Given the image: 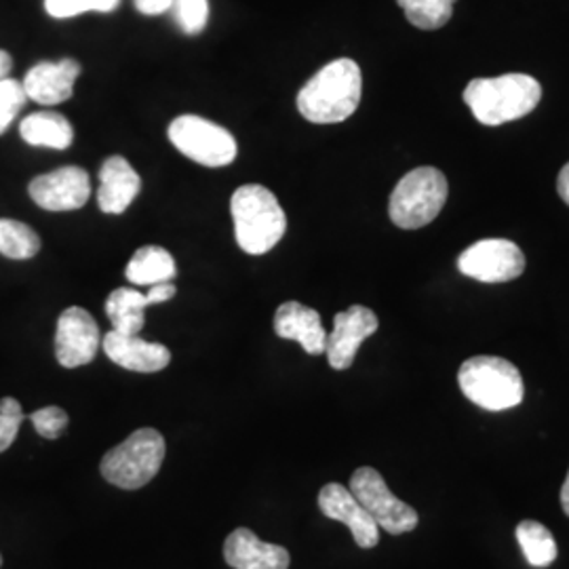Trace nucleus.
<instances>
[{
    "instance_id": "4468645a",
    "label": "nucleus",
    "mask_w": 569,
    "mask_h": 569,
    "mask_svg": "<svg viewBox=\"0 0 569 569\" xmlns=\"http://www.w3.org/2000/svg\"><path fill=\"white\" fill-rule=\"evenodd\" d=\"M319 509L327 519L340 521L350 529L357 547L373 549L380 542V528L369 517L350 489L340 483H327L319 493Z\"/></svg>"
},
{
    "instance_id": "dca6fc26",
    "label": "nucleus",
    "mask_w": 569,
    "mask_h": 569,
    "mask_svg": "<svg viewBox=\"0 0 569 569\" xmlns=\"http://www.w3.org/2000/svg\"><path fill=\"white\" fill-rule=\"evenodd\" d=\"M102 348L112 363L138 373H157L171 363L167 346L146 342L140 336H127L114 329L103 336Z\"/></svg>"
},
{
    "instance_id": "f8f14e48",
    "label": "nucleus",
    "mask_w": 569,
    "mask_h": 569,
    "mask_svg": "<svg viewBox=\"0 0 569 569\" xmlns=\"http://www.w3.org/2000/svg\"><path fill=\"white\" fill-rule=\"evenodd\" d=\"M380 321L367 306H350L333 319V331L327 333L326 355L329 366L345 371L355 363V357L369 336H373Z\"/></svg>"
},
{
    "instance_id": "c756f323",
    "label": "nucleus",
    "mask_w": 569,
    "mask_h": 569,
    "mask_svg": "<svg viewBox=\"0 0 569 569\" xmlns=\"http://www.w3.org/2000/svg\"><path fill=\"white\" fill-rule=\"evenodd\" d=\"M136 9L143 16H163L173 9V0H133Z\"/></svg>"
},
{
    "instance_id": "f3484780",
    "label": "nucleus",
    "mask_w": 569,
    "mask_h": 569,
    "mask_svg": "<svg viewBox=\"0 0 569 569\" xmlns=\"http://www.w3.org/2000/svg\"><path fill=\"white\" fill-rule=\"evenodd\" d=\"M224 559L234 569H287L289 550L262 542L251 529H234L224 542Z\"/></svg>"
},
{
    "instance_id": "cd10ccee",
    "label": "nucleus",
    "mask_w": 569,
    "mask_h": 569,
    "mask_svg": "<svg viewBox=\"0 0 569 569\" xmlns=\"http://www.w3.org/2000/svg\"><path fill=\"white\" fill-rule=\"evenodd\" d=\"M23 420L26 416L20 401L13 397H4L0 401V453L13 446Z\"/></svg>"
},
{
    "instance_id": "a878e982",
    "label": "nucleus",
    "mask_w": 569,
    "mask_h": 569,
    "mask_svg": "<svg viewBox=\"0 0 569 569\" xmlns=\"http://www.w3.org/2000/svg\"><path fill=\"white\" fill-rule=\"evenodd\" d=\"M26 102H28V96L20 81L9 77L0 81V136L11 127V122L16 121Z\"/></svg>"
},
{
    "instance_id": "20e7f679",
    "label": "nucleus",
    "mask_w": 569,
    "mask_h": 569,
    "mask_svg": "<svg viewBox=\"0 0 569 569\" xmlns=\"http://www.w3.org/2000/svg\"><path fill=\"white\" fill-rule=\"evenodd\" d=\"M458 385L468 401L488 411L521 406L526 392L519 369L502 357L468 359L458 371Z\"/></svg>"
},
{
    "instance_id": "7c9ffc66",
    "label": "nucleus",
    "mask_w": 569,
    "mask_h": 569,
    "mask_svg": "<svg viewBox=\"0 0 569 569\" xmlns=\"http://www.w3.org/2000/svg\"><path fill=\"white\" fill-rule=\"evenodd\" d=\"M557 190H559V197L569 204V163L561 169L559 173V180H557Z\"/></svg>"
},
{
    "instance_id": "f257e3e1",
    "label": "nucleus",
    "mask_w": 569,
    "mask_h": 569,
    "mask_svg": "<svg viewBox=\"0 0 569 569\" xmlns=\"http://www.w3.org/2000/svg\"><path fill=\"white\" fill-rule=\"evenodd\" d=\"M363 93V74L355 60L340 58L323 66L298 93V110L306 121L336 124L350 119Z\"/></svg>"
},
{
    "instance_id": "f03ea898",
    "label": "nucleus",
    "mask_w": 569,
    "mask_h": 569,
    "mask_svg": "<svg viewBox=\"0 0 569 569\" xmlns=\"http://www.w3.org/2000/svg\"><path fill=\"white\" fill-rule=\"evenodd\" d=\"M542 100V87L529 74H502L493 79H475L465 89L472 117L486 127L528 117Z\"/></svg>"
},
{
    "instance_id": "ddd939ff",
    "label": "nucleus",
    "mask_w": 569,
    "mask_h": 569,
    "mask_svg": "<svg viewBox=\"0 0 569 569\" xmlns=\"http://www.w3.org/2000/svg\"><path fill=\"white\" fill-rule=\"evenodd\" d=\"M176 293H178V289L173 283L152 284V287H148V293L121 287L108 296L106 315H108L114 331L127 333V336H138L146 326V308L169 302V300H173Z\"/></svg>"
},
{
    "instance_id": "aec40b11",
    "label": "nucleus",
    "mask_w": 569,
    "mask_h": 569,
    "mask_svg": "<svg viewBox=\"0 0 569 569\" xmlns=\"http://www.w3.org/2000/svg\"><path fill=\"white\" fill-rule=\"evenodd\" d=\"M176 274H178V266L173 256L159 244H146L142 249H138L124 268V277L129 279V283L138 287L171 283Z\"/></svg>"
},
{
    "instance_id": "5701e85b",
    "label": "nucleus",
    "mask_w": 569,
    "mask_h": 569,
    "mask_svg": "<svg viewBox=\"0 0 569 569\" xmlns=\"http://www.w3.org/2000/svg\"><path fill=\"white\" fill-rule=\"evenodd\" d=\"M41 237L23 222L0 220V253L9 260H30L41 251Z\"/></svg>"
},
{
    "instance_id": "7ed1b4c3",
    "label": "nucleus",
    "mask_w": 569,
    "mask_h": 569,
    "mask_svg": "<svg viewBox=\"0 0 569 569\" xmlns=\"http://www.w3.org/2000/svg\"><path fill=\"white\" fill-rule=\"evenodd\" d=\"M237 243L249 256H264L284 237L287 218L279 199L262 183H244L230 199Z\"/></svg>"
},
{
    "instance_id": "412c9836",
    "label": "nucleus",
    "mask_w": 569,
    "mask_h": 569,
    "mask_svg": "<svg viewBox=\"0 0 569 569\" xmlns=\"http://www.w3.org/2000/svg\"><path fill=\"white\" fill-rule=\"evenodd\" d=\"M20 136L23 142L39 148H53V150H66L74 142V129L70 121L51 110H42L28 114L20 124Z\"/></svg>"
},
{
    "instance_id": "39448f33",
    "label": "nucleus",
    "mask_w": 569,
    "mask_h": 569,
    "mask_svg": "<svg viewBox=\"0 0 569 569\" xmlns=\"http://www.w3.org/2000/svg\"><path fill=\"white\" fill-rule=\"evenodd\" d=\"M449 183L443 171L418 167L395 186L388 203L392 224L403 230H418L430 224L448 201Z\"/></svg>"
},
{
    "instance_id": "1a4fd4ad",
    "label": "nucleus",
    "mask_w": 569,
    "mask_h": 569,
    "mask_svg": "<svg viewBox=\"0 0 569 569\" xmlns=\"http://www.w3.org/2000/svg\"><path fill=\"white\" fill-rule=\"evenodd\" d=\"M458 270L481 283H509L523 274L526 256L519 244L507 239H483L462 251Z\"/></svg>"
},
{
    "instance_id": "6e6552de",
    "label": "nucleus",
    "mask_w": 569,
    "mask_h": 569,
    "mask_svg": "<svg viewBox=\"0 0 569 569\" xmlns=\"http://www.w3.org/2000/svg\"><path fill=\"white\" fill-rule=\"evenodd\" d=\"M350 491L359 505L369 512V517L392 536H401L418 528V512L399 500L388 489L385 477L371 467H361L350 477Z\"/></svg>"
},
{
    "instance_id": "473e14b6",
    "label": "nucleus",
    "mask_w": 569,
    "mask_h": 569,
    "mask_svg": "<svg viewBox=\"0 0 569 569\" xmlns=\"http://www.w3.org/2000/svg\"><path fill=\"white\" fill-rule=\"evenodd\" d=\"M561 507H563V512L569 517V470L568 479H566V483H563V488H561Z\"/></svg>"
},
{
    "instance_id": "a211bd4d",
    "label": "nucleus",
    "mask_w": 569,
    "mask_h": 569,
    "mask_svg": "<svg viewBox=\"0 0 569 569\" xmlns=\"http://www.w3.org/2000/svg\"><path fill=\"white\" fill-rule=\"evenodd\" d=\"M274 331L283 340L298 342L312 357L326 352L327 331L321 323V315L315 308L300 302H284L277 308Z\"/></svg>"
},
{
    "instance_id": "9b49d317",
    "label": "nucleus",
    "mask_w": 569,
    "mask_h": 569,
    "mask_svg": "<svg viewBox=\"0 0 569 569\" xmlns=\"http://www.w3.org/2000/svg\"><path fill=\"white\" fill-rule=\"evenodd\" d=\"M28 192L44 211H74L89 201L91 180L84 169L68 164L34 178L28 186Z\"/></svg>"
},
{
    "instance_id": "6ab92c4d",
    "label": "nucleus",
    "mask_w": 569,
    "mask_h": 569,
    "mask_svg": "<svg viewBox=\"0 0 569 569\" xmlns=\"http://www.w3.org/2000/svg\"><path fill=\"white\" fill-rule=\"evenodd\" d=\"M142 190V180L131 163L122 157L106 159L100 169V188H98V204L103 213H124L129 204Z\"/></svg>"
},
{
    "instance_id": "b1692460",
    "label": "nucleus",
    "mask_w": 569,
    "mask_h": 569,
    "mask_svg": "<svg viewBox=\"0 0 569 569\" xmlns=\"http://www.w3.org/2000/svg\"><path fill=\"white\" fill-rule=\"evenodd\" d=\"M406 11V18L411 26L420 30H439L443 28L451 16L456 0H397Z\"/></svg>"
},
{
    "instance_id": "393cba45",
    "label": "nucleus",
    "mask_w": 569,
    "mask_h": 569,
    "mask_svg": "<svg viewBox=\"0 0 569 569\" xmlns=\"http://www.w3.org/2000/svg\"><path fill=\"white\" fill-rule=\"evenodd\" d=\"M121 0H44V9L56 20L77 18L82 13H110L119 7Z\"/></svg>"
},
{
    "instance_id": "2f4dec72",
    "label": "nucleus",
    "mask_w": 569,
    "mask_h": 569,
    "mask_svg": "<svg viewBox=\"0 0 569 569\" xmlns=\"http://www.w3.org/2000/svg\"><path fill=\"white\" fill-rule=\"evenodd\" d=\"M11 68H13L11 56L0 49V81H4V79L11 74Z\"/></svg>"
},
{
    "instance_id": "bb28decb",
    "label": "nucleus",
    "mask_w": 569,
    "mask_h": 569,
    "mask_svg": "<svg viewBox=\"0 0 569 569\" xmlns=\"http://www.w3.org/2000/svg\"><path fill=\"white\" fill-rule=\"evenodd\" d=\"M173 11L186 34H201L209 21V0H173Z\"/></svg>"
},
{
    "instance_id": "4be33fe9",
    "label": "nucleus",
    "mask_w": 569,
    "mask_h": 569,
    "mask_svg": "<svg viewBox=\"0 0 569 569\" xmlns=\"http://www.w3.org/2000/svg\"><path fill=\"white\" fill-rule=\"evenodd\" d=\"M517 540L533 568H549L557 559V542L550 529L538 521H521L517 528Z\"/></svg>"
},
{
    "instance_id": "423d86ee",
    "label": "nucleus",
    "mask_w": 569,
    "mask_h": 569,
    "mask_svg": "<svg viewBox=\"0 0 569 569\" xmlns=\"http://www.w3.org/2000/svg\"><path fill=\"white\" fill-rule=\"evenodd\" d=\"M163 460V435L154 428H140L103 456L100 470L110 486L140 489L159 475Z\"/></svg>"
},
{
    "instance_id": "2eb2a0df",
    "label": "nucleus",
    "mask_w": 569,
    "mask_h": 569,
    "mask_svg": "<svg viewBox=\"0 0 569 569\" xmlns=\"http://www.w3.org/2000/svg\"><path fill=\"white\" fill-rule=\"evenodd\" d=\"M81 77V63L77 60L41 61L23 77L28 100L41 106L68 102L74 93V82Z\"/></svg>"
},
{
    "instance_id": "0eeeda50",
    "label": "nucleus",
    "mask_w": 569,
    "mask_h": 569,
    "mask_svg": "<svg viewBox=\"0 0 569 569\" xmlns=\"http://www.w3.org/2000/svg\"><path fill=\"white\" fill-rule=\"evenodd\" d=\"M169 140L183 157L204 167H226L239 152L237 140L228 129L197 114H182L171 121Z\"/></svg>"
},
{
    "instance_id": "72a5a7b5",
    "label": "nucleus",
    "mask_w": 569,
    "mask_h": 569,
    "mask_svg": "<svg viewBox=\"0 0 569 569\" xmlns=\"http://www.w3.org/2000/svg\"><path fill=\"white\" fill-rule=\"evenodd\" d=\"M0 566H2V555H0Z\"/></svg>"
},
{
    "instance_id": "9d476101",
    "label": "nucleus",
    "mask_w": 569,
    "mask_h": 569,
    "mask_svg": "<svg viewBox=\"0 0 569 569\" xmlns=\"http://www.w3.org/2000/svg\"><path fill=\"white\" fill-rule=\"evenodd\" d=\"M100 346V327L84 308L70 306L61 312L56 329V359L61 367L77 369L91 363Z\"/></svg>"
},
{
    "instance_id": "c85d7f7f",
    "label": "nucleus",
    "mask_w": 569,
    "mask_h": 569,
    "mask_svg": "<svg viewBox=\"0 0 569 569\" xmlns=\"http://www.w3.org/2000/svg\"><path fill=\"white\" fill-rule=\"evenodd\" d=\"M30 422L37 428V432L44 439H58L68 427V413L61 407L49 406L37 409L28 416Z\"/></svg>"
}]
</instances>
